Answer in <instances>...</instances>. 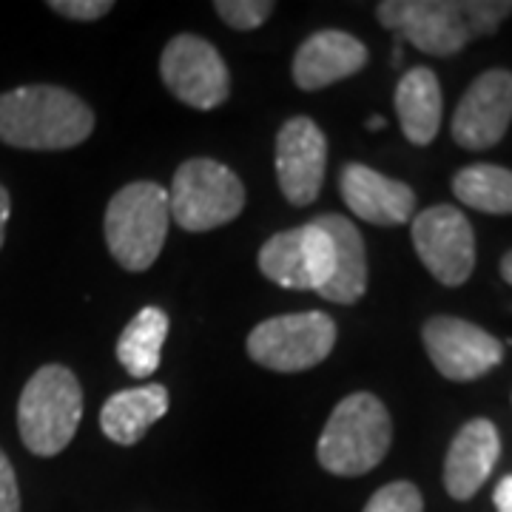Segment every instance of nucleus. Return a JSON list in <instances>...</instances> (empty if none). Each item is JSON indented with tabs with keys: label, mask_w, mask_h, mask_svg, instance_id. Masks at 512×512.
<instances>
[{
	"label": "nucleus",
	"mask_w": 512,
	"mask_h": 512,
	"mask_svg": "<svg viewBox=\"0 0 512 512\" xmlns=\"http://www.w3.org/2000/svg\"><path fill=\"white\" fill-rule=\"evenodd\" d=\"M336 345V322L328 313H282L248 333V356L276 373H302L322 365Z\"/></svg>",
	"instance_id": "nucleus-7"
},
{
	"label": "nucleus",
	"mask_w": 512,
	"mask_h": 512,
	"mask_svg": "<svg viewBox=\"0 0 512 512\" xmlns=\"http://www.w3.org/2000/svg\"><path fill=\"white\" fill-rule=\"evenodd\" d=\"M9 211H12L9 191L0 185V248H3V239H6V222H9Z\"/></svg>",
	"instance_id": "nucleus-27"
},
{
	"label": "nucleus",
	"mask_w": 512,
	"mask_h": 512,
	"mask_svg": "<svg viewBox=\"0 0 512 512\" xmlns=\"http://www.w3.org/2000/svg\"><path fill=\"white\" fill-rule=\"evenodd\" d=\"M367 128H370V131H382V128H384V117H382V114L370 117V120H367Z\"/></svg>",
	"instance_id": "nucleus-29"
},
{
	"label": "nucleus",
	"mask_w": 512,
	"mask_h": 512,
	"mask_svg": "<svg viewBox=\"0 0 512 512\" xmlns=\"http://www.w3.org/2000/svg\"><path fill=\"white\" fill-rule=\"evenodd\" d=\"M222 23H228L237 32H254L274 15L276 3L271 0H217L214 3Z\"/></svg>",
	"instance_id": "nucleus-22"
},
{
	"label": "nucleus",
	"mask_w": 512,
	"mask_h": 512,
	"mask_svg": "<svg viewBox=\"0 0 512 512\" xmlns=\"http://www.w3.org/2000/svg\"><path fill=\"white\" fill-rule=\"evenodd\" d=\"M245 208V185L228 165L211 157L185 160L168 191L171 220L183 231L202 234L234 222Z\"/></svg>",
	"instance_id": "nucleus-6"
},
{
	"label": "nucleus",
	"mask_w": 512,
	"mask_h": 512,
	"mask_svg": "<svg viewBox=\"0 0 512 512\" xmlns=\"http://www.w3.org/2000/svg\"><path fill=\"white\" fill-rule=\"evenodd\" d=\"M362 512H424V498L416 484L393 481L370 495Z\"/></svg>",
	"instance_id": "nucleus-23"
},
{
	"label": "nucleus",
	"mask_w": 512,
	"mask_h": 512,
	"mask_svg": "<svg viewBox=\"0 0 512 512\" xmlns=\"http://www.w3.org/2000/svg\"><path fill=\"white\" fill-rule=\"evenodd\" d=\"M49 9L77 23H92V20L106 18L114 9V3L111 0H52Z\"/></svg>",
	"instance_id": "nucleus-24"
},
{
	"label": "nucleus",
	"mask_w": 512,
	"mask_h": 512,
	"mask_svg": "<svg viewBox=\"0 0 512 512\" xmlns=\"http://www.w3.org/2000/svg\"><path fill=\"white\" fill-rule=\"evenodd\" d=\"M256 265L262 276L279 288L319 293L333 276L336 248L333 239L311 220L308 225L274 234L259 248Z\"/></svg>",
	"instance_id": "nucleus-9"
},
{
	"label": "nucleus",
	"mask_w": 512,
	"mask_h": 512,
	"mask_svg": "<svg viewBox=\"0 0 512 512\" xmlns=\"http://www.w3.org/2000/svg\"><path fill=\"white\" fill-rule=\"evenodd\" d=\"M453 194L473 211L507 217L512 214V171L490 163L467 165L453 177Z\"/></svg>",
	"instance_id": "nucleus-21"
},
{
	"label": "nucleus",
	"mask_w": 512,
	"mask_h": 512,
	"mask_svg": "<svg viewBox=\"0 0 512 512\" xmlns=\"http://www.w3.org/2000/svg\"><path fill=\"white\" fill-rule=\"evenodd\" d=\"M168 191L163 185L140 180L120 188L106 208V245L120 268L131 274L148 271L168 237Z\"/></svg>",
	"instance_id": "nucleus-5"
},
{
	"label": "nucleus",
	"mask_w": 512,
	"mask_h": 512,
	"mask_svg": "<svg viewBox=\"0 0 512 512\" xmlns=\"http://www.w3.org/2000/svg\"><path fill=\"white\" fill-rule=\"evenodd\" d=\"M512 15L510 0H384L376 20L419 52L458 55L470 40L493 35Z\"/></svg>",
	"instance_id": "nucleus-1"
},
{
	"label": "nucleus",
	"mask_w": 512,
	"mask_h": 512,
	"mask_svg": "<svg viewBox=\"0 0 512 512\" xmlns=\"http://www.w3.org/2000/svg\"><path fill=\"white\" fill-rule=\"evenodd\" d=\"M83 419V387L69 367L43 365L18 399V433L29 453L52 458L72 444Z\"/></svg>",
	"instance_id": "nucleus-4"
},
{
	"label": "nucleus",
	"mask_w": 512,
	"mask_h": 512,
	"mask_svg": "<svg viewBox=\"0 0 512 512\" xmlns=\"http://www.w3.org/2000/svg\"><path fill=\"white\" fill-rule=\"evenodd\" d=\"M168 313L148 305L128 322L117 339V362L126 367L128 376L146 379L154 376L163 359V345L168 339Z\"/></svg>",
	"instance_id": "nucleus-20"
},
{
	"label": "nucleus",
	"mask_w": 512,
	"mask_h": 512,
	"mask_svg": "<svg viewBox=\"0 0 512 512\" xmlns=\"http://www.w3.org/2000/svg\"><path fill=\"white\" fill-rule=\"evenodd\" d=\"M328 168V140L325 131L311 117H291L276 134V183L285 200L305 208L311 205Z\"/></svg>",
	"instance_id": "nucleus-12"
},
{
	"label": "nucleus",
	"mask_w": 512,
	"mask_h": 512,
	"mask_svg": "<svg viewBox=\"0 0 512 512\" xmlns=\"http://www.w3.org/2000/svg\"><path fill=\"white\" fill-rule=\"evenodd\" d=\"M512 123V72L490 69L478 74L458 100L453 114V140L467 151L498 146Z\"/></svg>",
	"instance_id": "nucleus-13"
},
{
	"label": "nucleus",
	"mask_w": 512,
	"mask_h": 512,
	"mask_svg": "<svg viewBox=\"0 0 512 512\" xmlns=\"http://www.w3.org/2000/svg\"><path fill=\"white\" fill-rule=\"evenodd\" d=\"M393 103H396L404 137L413 146H430L439 134L441 111H444L436 72L427 66H416V69L404 72L396 86Z\"/></svg>",
	"instance_id": "nucleus-19"
},
{
	"label": "nucleus",
	"mask_w": 512,
	"mask_h": 512,
	"mask_svg": "<svg viewBox=\"0 0 512 512\" xmlns=\"http://www.w3.org/2000/svg\"><path fill=\"white\" fill-rule=\"evenodd\" d=\"M0 512H20L18 476L3 450H0Z\"/></svg>",
	"instance_id": "nucleus-25"
},
{
	"label": "nucleus",
	"mask_w": 512,
	"mask_h": 512,
	"mask_svg": "<svg viewBox=\"0 0 512 512\" xmlns=\"http://www.w3.org/2000/svg\"><path fill=\"white\" fill-rule=\"evenodd\" d=\"M493 501H495V510L498 512H512V473L498 481V487H495V493H493Z\"/></svg>",
	"instance_id": "nucleus-26"
},
{
	"label": "nucleus",
	"mask_w": 512,
	"mask_h": 512,
	"mask_svg": "<svg viewBox=\"0 0 512 512\" xmlns=\"http://www.w3.org/2000/svg\"><path fill=\"white\" fill-rule=\"evenodd\" d=\"M501 276L512 285V251H507V254L501 256Z\"/></svg>",
	"instance_id": "nucleus-28"
},
{
	"label": "nucleus",
	"mask_w": 512,
	"mask_h": 512,
	"mask_svg": "<svg viewBox=\"0 0 512 512\" xmlns=\"http://www.w3.org/2000/svg\"><path fill=\"white\" fill-rule=\"evenodd\" d=\"M501 456V436L490 419L467 421L450 441L444 458V490L456 501H470L493 476Z\"/></svg>",
	"instance_id": "nucleus-16"
},
{
	"label": "nucleus",
	"mask_w": 512,
	"mask_h": 512,
	"mask_svg": "<svg viewBox=\"0 0 512 512\" xmlns=\"http://www.w3.org/2000/svg\"><path fill=\"white\" fill-rule=\"evenodd\" d=\"M165 89L188 109H220L231 94V72L211 40L200 35H177L165 43L160 57Z\"/></svg>",
	"instance_id": "nucleus-8"
},
{
	"label": "nucleus",
	"mask_w": 512,
	"mask_h": 512,
	"mask_svg": "<svg viewBox=\"0 0 512 512\" xmlns=\"http://www.w3.org/2000/svg\"><path fill=\"white\" fill-rule=\"evenodd\" d=\"M433 367L450 382H476L504 362V345L493 333L458 316H433L421 328Z\"/></svg>",
	"instance_id": "nucleus-11"
},
{
	"label": "nucleus",
	"mask_w": 512,
	"mask_h": 512,
	"mask_svg": "<svg viewBox=\"0 0 512 512\" xmlns=\"http://www.w3.org/2000/svg\"><path fill=\"white\" fill-rule=\"evenodd\" d=\"M393 444V421L379 396L350 393L333 407L316 444V458L330 476L356 478L379 467Z\"/></svg>",
	"instance_id": "nucleus-3"
},
{
	"label": "nucleus",
	"mask_w": 512,
	"mask_h": 512,
	"mask_svg": "<svg viewBox=\"0 0 512 512\" xmlns=\"http://www.w3.org/2000/svg\"><path fill=\"white\" fill-rule=\"evenodd\" d=\"M168 404L171 399L165 384L148 382L143 387L117 390L100 410V430L114 444L134 447L168 413Z\"/></svg>",
	"instance_id": "nucleus-17"
},
{
	"label": "nucleus",
	"mask_w": 512,
	"mask_h": 512,
	"mask_svg": "<svg viewBox=\"0 0 512 512\" xmlns=\"http://www.w3.org/2000/svg\"><path fill=\"white\" fill-rule=\"evenodd\" d=\"M339 194L350 214L370 225H404L416 214V191L410 185L384 177L362 163H348L342 168Z\"/></svg>",
	"instance_id": "nucleus-14"
},
{
	"label": "nucleus",
	"mask_w": 512,
	"mask_h": 512,
	"mask_svg": "<svg viewBox=\"0 0 512 512\" xmlns=\"http://www.w3.org/2000/svg\"><path fill=\"white\" fill-rule=\"evenodd\" d=\"M313 222L333 239V248H336L333 276L319 291V296L328 302H336V305L359 302L367 291V251L359 228L342 214H322Z\"/></svg>",
	"instance_id": "nucleus-18"
},
{
	"label": "nucleus",
	"mask_w": 512,
	"mask_h": 512,
	"mask_svg": "<svg viewBox=\"0 0 512 512\" xmlns=\"http://www.w3.org/2000/svg\"><path fill=\"white\" fill-rule=\"evenodd\" d=\"M410 222L421 265L447 288L464 285L476 268V234L470 220L456 205H433Z\"/></svg>",
	"instance_id": "nucleus-10"
},
{
	"label": "nucleus",
	"mask_w": 512,
	"mask_h": 512,
	"mask_svg": "<svg viewBox=\"0 0 512 512\" xmlns=\"http://www.w3.org/2000/svg\"><path fill=\"white\" fill-rule=\"evenodd\" d=\"M367 66V46L359 37L322 29L313 32L293 55V83L302 92H319L339 80H348Z\"/></svg>",
	"instance_id": "nucleus-15"
},
{
	"label": "nucleus",
	"mask_w": 512,
	"mask_h": 512,
	"mask_svg": "<svg viewBox=\"0 0 512 512\" xmlns=\"http://www.w3.org/2000/svg\"><path fill=\"white\" fill-rule=\"evenodd\" d=\"M94 111L77 94L35 83L0 94V143L23 151H66L92 137Z\"/></svg>",
	"instance_id": "nucleus-2"
}]
</instances>
